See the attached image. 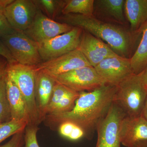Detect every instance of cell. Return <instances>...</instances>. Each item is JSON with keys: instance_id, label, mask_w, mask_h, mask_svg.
I'll return each instance as SVG.
<instances>
[{"instance_id": "603a6c76", "label": "cell", "mask_w": 147, "mask_h": 147, "mask_svg": "<svg viewBox=\"0 0 147 147\" xmlns=\"http://www.w3.org/2000/svg\"><path fill=\"white\" fill-rule=\"evenodd\" d=\"M6 75L0 78V123L11 120L10 109L7 91Z\"/></svg>"}, {"instance_id": "f546056e", "label": "cell", "mask_w": 147, "mask_h": 147, "mask_svg": "<svg viewBox=\"0 0 147 147\" xmlns=\"http://www.w3.org/2000/svg\"><path fill=\"white\" fill-rule=\"evenodd\" d=\"M8 65L9 63L7 60L0 55V78L6 74Z\"/></svg>"}, {"instance_id": "83f0119b", "label": "cell", "mask_w": 147, "mask_h": 147, "mask_svg": "<svg viewBox=\"0 0 147 147\" xmlns=\"http://www.w3.org/2000/svg\"><path fill=\"white\" fill-rule=\"evenodd\" d=\"M25 129L14 134L8 142L0 145V147H24Z\"/></svg>"}, {"instance_id": "4dcf8cb0", "label": "cell", "mask_w": 147, "mask_h": 147, "mask_svg": "<svg viewBox=\"0 0 147 147\" xmlns=\"http://www.w3.org/2000/svg\"><path fill=\"white\" fill-rule=\"evenodd\" d=\"M137 75L142 83L147 86V67L142 72Z\"/></svg>"}, {"instance_id": "8992f818", "label": "cell", "mask_w": 147, "mask_h": 147, "mask_svg": "<svg viewBox=\"0 0 147 147\" xmlns=\"http://www.w3.org/2000/svg\"><path fill=\"white\" fill-rule=\"evenodd\" d=\"M126 116L122 108L113 102L107 115L96 126L95 147H121L120 129L122 120Z\"/></svg>"}, {"instance_id": "ffe728a7", "label": "cell", "mask_w": 147, "mask_h": 147, "mask_svg": "<svg viewBox=\"0 0 147 147\" xmlns=\"http://www.w3.org/2000/svg\"><path fill=\"white\" fill-rule=\"evenodd\" d=\"M139 33L142 34V39L137 50L130 58L134 74H139L147 67V22L142 26Z\"/></svg>"}, {"instance_id": "8fae6325", "label": "cell", "mask_w": 147, "mask_h": 147, "mask_svg": "<svg viewBox=\"0 0 147 147\" xmlns=\"http://www.w3.org/2000/svg\"><path fill=\"white\" fill-rule=\"evenodd\" d=\"M90 65L78 49L33 66L35 71H42L54 77L81 67Z\"/></svg>"}, {"instance_id": "3957f363", "label": "cell", "mask_w": 147, "mask_h": 147, "mask_svg": "<svg viewBox=\"0 0 147 147\" xmlns=\"http://www.w3.org/2000/svg\"><path fill=\"white\" fill-rule=\"evenodd\" d=\"M6 74L18 87L24 98L28 117V125L38 126L40 123L35 96V71L33 66L18 63L9 64Z\"/></svg>"}, {"instance_id": "9c48e42d", "label": "cell", "mask_w": 147, "mask_h": 147, "mask_svg": "<svg viewBox=\"0 0 147 147\" xmlns=\"http://www.w3.org/2000/svg\"><path fill=\"white\" fill-rule=\"evenodd\" d=\"M73 27L49 18L38 7L31 25L23 32L39 43L70 31Z\"/></svg>"}, {"instance_id": "d6986e66", "label": "cell", "mask_w": 147, "mask_h": 147, "mask_svg": "<svg viewBox=\"0 0 147 147\" xmlns=\"http://www.w3.org/2000/svg\"><path fill=\"white\" fill-rule=\"evenodd\" d=\"M7 91L11 120L24 121L28 124L29 119L26 104L20 90L10 79L6 75Z\"/></svg>"}, {"instance_id": "e0dca14e", "label": "cell", "mask_w": 147, "mask_h": 147, "mask_svg": "<svg viewBox=\"0 0 147 147\" xmlns=\"http://www.w3.org/2000/svg\"><path fill=\"white\" fill-rule=\"evenodd\" d=\"M35 71V96L41 123L46 117L47 106L56 82L47 74L40 71Z\"/></svg>"}, {"instance_id": "277c9868", "label": "cell", "mask_w": 147, "mask_h": 147, "mask_svg": "<svg viewBox=\"0 0 147 147\" xmlns=\"http://www.w3.org/2000/svg\"><path fill=\"white\" fill-rule=\"evenodd\" d=\"M114 102L126 116L140 115L147 97L146 86L137 74H133L118 86Z\"/></svg>"}, {"instance_id": "52a82bcc", "label": "cell", "mask_w": 147, "mask_h": 147, "mask_svg": "<svg viewBox=\"0 0 147 147\" xmlns=\"http://www.w3.org/2000/svg\"><path fill=\"white\" fill-rule=\"evenodd\" d=\"M83 30L74 27L70 31L38 43L42 61L50 60L79 48Z\"/></svg>"}, {"instance_id": "f1b7e54d", "label": "cell", "mask_w": 147, "mask_h": 147, "mask_svg": "<svg viewBox=\"0 0 147 147\" xmlns=\"http://www.w3.org/2000/svg\"><path fill=\"white\" fill-rule=\"evenodd\" d=\"M0 55L5 58L8 61L9 64L17 63L11 54L8 48L4 44L0 37Z\"/></svg>"}, {"instance_id": "2e32d148", "label": "cell", "mask_w": 147, "mask_h": 147, "mask_svg": "<svg viewBox=\"0 0 147 147\" xmlns=\"http://www.w3.org/2000/svg\"><path fill=\"white\" fill-rule=\"evenodd\" d=\"M79 96V92L56 82L47 106L46 115H59L71 111Z\"/></svg>"}, {"instance_id": "d4e9b609", "label": "cell", "mask_w": 147, "mask_h": 147, "mask_svg": "<svg viewBox=\"0 0 147 147\" xmlns=\"http://www.w3.org/2000/svg\"><path fill=\"white\" fill-rule=\"evenodd\" d=\"M28 125L24 121L11 120L0 124V144L9 137L24 130Z\"/></svg>"}, {"instance_id": "e575fe53", "label": "cell", "mask_w": 147, "mask_h": 147, "mask_svg": "<svg viewBox=\"0 0 147 147\" xmlns=\"http://www.w3.org/2000/svg\"><path fill=\"white\" fill-rule=\"evenodd\" d=\"M1 123H0V124H1Z\"/></svg>"}, {"instance_id": "30bf717a", "label": "cell", "mask_w": 147, "mask_h": 147, "mask_svg": "<svg viewBox=\"0 0 147 147\" xmlns=\"http://www.w3.org/2000/svg\"><path fill=\"white\" fill-rule=\"evenodd\" d=\"M94 68L104 84L115 86L134 74L130 59L118 55L103 60Z\"/></svg>"}, {"instance_id": "cb8c5ba5", "label": "cell", "mask_w": 147, "mask_h": 147, "mask_svg": "<svg viewBox=\"0 0 147 147\" xmlns=\"http://www.w3.org/2000/svg\"><path fill=\"white\" fill-rule=\"evenodd\" d=\"M38 7L44 11L49 18L54 20L61 14V11L64 5L65 1L38 0L34 1Z\"/></svg>"}, {"instance_id": "5b68a950", "label": "cell", "mask_w": 147, "mask_h": 147, "mask_svg": "<svg viewBox=\"0 0 147 147\" xmlns=\"http://www.w3.org/2000/svg\"><path fill=\"white\" fill-rule=\"evenodd\" d=\"M1 38L18 63L34 66L43 62L38 43L23 32L15 30Z\"/></svg>"}, {"instance_id": "ac0fdd59", "label": "cell", "mask_w": 147, "mask_h": 147, "mask_svg": "<svg viewBox=\"0 0 147 147\" xmlns=\"http://www.w3.org/2000/svg\"><path fill=\"white\" fill-rule=\"evenodd\" d=\"M124 9L130 31L134 34L139 33L147 22V0H125Z\"/></svg>"}, {"instance_id": "6da1fadb", "label": "cell", "mask_w": 147, "mask_h": 147, "mask_svg": "<svg viewBox=\"0 0 147 147\" xmlns=\"http://www.w3.org/2000/svg\"><path fill=\"white\" fill-rule=\"evenodd\" d=\"M117 89V86L104 84L92 91L80 92L72 110L59 115H46L43 122L53 130H57L63 122H71L83 129L86 137L90 138L114 102Z\"/></svg>"}, {"instance_id": "4fadbf2b", "label": "cell", "mask_w": 147, "mask_h": 147, "mask_svg": "<svg viewBox=\"0 0 147 147\" xmlns=\"http://www.w3.org/2000/svg\"><path fill=\"white\" fill-rule=\"evenodd\" d=\"M78 49L94 67L103 60L118 55L104 41L83 30Z\"/></svg>"}, {"instance_id": "4316f807", "label": "cell", "mask_w": 147, "mask_h": 147, "mask_svg": "<svg viewBox=\"0 0 147 147\" xmlns=\"http://www.w3.org/2000/svg\"><path fill=\"white\" fill-rule=\"evenodd\" d=\"M38 126L28 125L26 127L24 134V147H40L37 139V134L39 129Z\"/></svg>"}, {"instance_id": "d6a6232c", "label": "cell", "mask_w": 147, "mask_h": 147, "mask_svg": "<svg viewBox=\"0 0 147 147\" xmlns=\"http://www.w3.org/2000/svg\"><path fill=\"white\" fill-rule=\"evenodd\" d=\"M134 147H147V141L139 142Z\"/></svg>"}, {"instance_id": "5bb4252c", "label": "cell", "mask_w": 147, "mask_h": 147, "mask_svg": "<svg viewBox=\"0 0 147 147\" xmlns=\"http://www.w3.org/2000/svg\"><path fill=\"white\" fill-rule=\"evenodd\" d=\"M120 134L122 145L134 147L139 142L147 141V121L141 115L126 116L121 123Z\"/></svg>"}, {"instance_id": "7a4b0ae2", "label": "cell", "mask_w": 147, "mask_h": 147, "mask_svg": "<svg viewBox=\"0 0 147 147\" xmlns=\"http://www.w3.org/2000/svg\"><path fill=\"white\" fill-rule=\"evenodd\" d=\"M57 21L78 27L104 41L119 56L131 58L134 35L128 27L103 22L93 16L76 14L61 15Z\"/></svg>"}, {"instance_id": "9a60e30c", "label": "cell", "mask_w": 147, "mask_h": 147, "mask_svg": "<svg viewBox=\"0 0 147 147\" xmlns=\"http://www.w3.org/2000/svg\"><path fill=\"white\" fill-rule=\"evenodd\" d=\"M124 0H94L93 16L103 22L128 27Z\"/></svg>"}, {"instance_id": "484cf974", "label": "cell", "mask_w": 147, "mask_h": 147, "mask_svg": "<svg viewBox=\"0 0 147 147\" xmlns=\"http://www.w3.org/2000/svg\"><path fill=\"white\" fill-rule=\"evenodd\" d=\"M12 0H0V37L11 33L14 30L11 27L6 17L5 9Z\"/></svg>"}, {"instance_id": "7402d4cb", "label": "cell", "mask_w": 147, "mask_h": 147, "mask_svg": "<svg viewBox=\"0 0 147 147\" xmlns=\"http://www.w3.org/2000/svg\"><path fill=\"white\" fill-rule=\"evenodd\" d=\"M57 130L62 137L72 141H76L86 137L83 129L73 123L65 121L58 126Z\"/></svg>"}, {"instance_id": "836d02e7", "label": "cell", "mask_w": 147, "mask_h": 147, "mask_svg": "<svg viewBox=\"0 0 147 147\" xmlns=\"http://www.w3.org/2000/svg\"><path fill=\"white\" fill-rule=\"evenodd\" d=\"M146 89H147V86H146Z\"/></svg>"}, {"instance_id": "44dd1931", "label": "cell", "mask_w": 147, "mask_h": 147, "mask_svg": "<svg viewBox=\"0 0 147 147\" xmlns=\"http://www.w3.org/2000/svg\"><path fill=\"white\" fill-rule=\"evenodd\" d=\"M94 0H65L61 15L76 14L92 16Z\"/></svg>"}, {"instance_id": "7c38bea8", "label": "cell", "mask_w": 147, "mask_h": 147, "mask_svg": "<svg viewBox=\"0 0 147 147\" xmlns=\"http://www.w3.org/2000/svg\"><path fill=\"white\" fill-rule=\"evenodd\" d=\"M38 8L34 1L12 0L6 7L5 13L13 30L24 32L31 25Z\"/></svg>"}, {"instance_id": "1f68e13d", "label": "cell", "mask_w": 147, "mask_h": 147, "mask_svg": "<svg viewBox=\"0 0 147 147\" xmlns=\"http://www.w3.org/2000/svg\"><path fill=\"white\" fill-rule=\"evenodd\" d=\"M141 115L147 121V97Z\"/></svg>"}, {"instance_id": "ba28073f", "label": "cell", "mask_w": 147, "mask_h": 147, "mask_svg": "<svg viewBox=\"0 0 147 147\" xmlns=\"http://www.w3.org/2000/svg\"><path fill=\"white\" fill-rule=\"evenodd\" d=\"M52 77L56 83L79 92L92 91L105 84L94 67L91 65Z\"/></svg>"}]
</instances>
